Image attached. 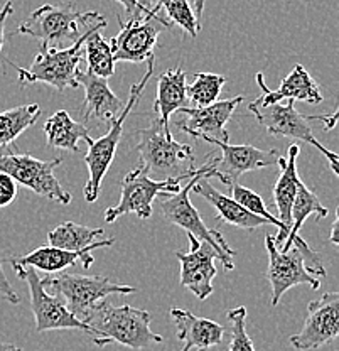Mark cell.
Wrapping results in <instances>:
<instances>
[{
	"label": "cell",
	"instance_id": "obj_1",
	"mask_svg": "<svg viewBox=\"0 0 339 351\" xmlns=\"http://www.w3.org/2000/svg\"><path fill=\"white\" fill-rule=\"evenodd\" d=\"M151 314L132 306H113L107 299L93 306L81 323L90 328L88 335L97 346L112 343L130 350H144L151 345L162 343V336L151 329Z\"/></svg>",
	"mask_w": 339,
	"mask_h": 351
},
{
	"label": "cell",
	"instance_id": "obj_2",
	"mask_svg": "<svg viewBox=\"0 0 339 351\" xmlns=\"http://www.w3.org/2000/svg\"><path fill=\"white\" fill-rule=\"evenodd\" d=\"M103 27H107V21L98 12H79L75 3H46L17 27V34L31 36L47 49H63L88 31Z\"/></svg>",
	"mask_w": 339,
	"mask_h": 351
},
{
	"label": "cell",
	"instance_id": "obj_3",
	"mask_svg": "<svg viewBox=\"0 0 339 351\" xmlns=\"http://www.w3.org/2000/svg\"><path fill=\"white\" fill-rule=\"evenodd\" d=\"M137 137L136 151L140 157V167L147 176L186 181L198 173L194 167V149L174 141L171 127H164L159 119L152 120L145 129L137 130Z\"/></svg>",
	"mask_w": 339,
	"mask_h": 351
},
{
	"label": "cell",
	"instance_id": "obj_4",
	"mask_svg": "<svg viewBox=\"0 0 339 351\" xmlns=\"http://www.w3.org/2000/svg\"><path fill=\"white\" fill-rule=\"evenodd\" d=\"M147 71L142 76L140 82L134 83L132 88H130L129 100L123 105V110L120 112V115L116 117L115 120L110 123V129H108L107 135L100 138H91L86 137V144H88V152L85 156V162L88 166L90 178L85 184V199L86 203H95L100 196V188L101 181L107 176L108 169H110L113 159H115L116 147H118V142L123 135V123H125L127 117L130 115L132 108H136L138 100L142 98V93H144V88L147 86L149 80L152 78V73H154V56L149 58Z\"/></svg>",
	"mask_w": 339,
	"mask_h": 351
},
{
	"label": "cell",
	"instance_id": "obj_5",
	"mask_svg": "<svg viewBox=\"0 0 339 351\" xmlns=\"http://www.w3.org/2000/svg\"><path fill=\"white\" fill-rule=\"evenodd\" d=\"M42 287L49 294L56 295L66 304L69 313L81 321V317L93 306L110 295L136 294L137 289L125 284H113L108 277L85 276V274L58 272L41 280Z\"/></svg>",
	"mask_w": 339,
	"mask_h": 351
},
{
	"label": "cell",
	"instance_id": "obj_6",
	"mask_svg": "<svg viewBox=\"0 0 339 351\" xmlns=\"http://www.w3.org/2000/svg\"><path fill=\"white\" fill-rule=\"evenodd\" d=\"M201 178H216L214 173L213 164L206 162L201 167H198V173L192 176L188 181V184L184 188H181L179 191L174 193V195H166L162 196V203H160V213L166 221L173 223V225L181 226L182 230H186V233L196 237L198 240H204L211 245V247L216 248L221 255L225 257L233 258L236 255V252L233 250L228 245V241L225 240V237L221 235L218 230H211L204 225L201 219L199 211L192 206L191 199H189V193H191L192 186L199 181Z\"/></svg>",
	"mask_w": 339,
	"mask_h": 351
},
{
	"label": "cell",
	"instance_id": "obj_7",
	"mask_svg": "<svg viewBox=\"0 0 339 351\" xmlns=\"http://www.w3.org/2000/svg\"><path fill=\"white\" fill-rule=\"evenodd\" d=\"M98 31V29H93ZM83 34L78 41L63 49H47L41 47L39 54L29 68H17L21 85H31V83H46L54 90L64 91L66 88H78V73L79 64L83 61V46L90 32Z\"/></svg>",
	"mask_w": 339,
	"mask_h": 351
},
{
	"label": "cell",
	"instance_id": "obj_8",
	"mask_svg": "<svg viewBox=\"0 0 339 351\" xmlns=\"http://www.w3.org/2000/svg\"><path fill=\"white\" fill-rule=\"evenodd\" d=\"M7 151L9 152L0 156V173L10 176L17 184L25 186L36 195L61 204L71 203L73 196L54 176V171L61 166L63 159L41 160L31 154H17L10 149Z\"/></svg>",
	"mask_w": 339,
	"mask_h": 351
},
{
	"label": "cell",
	"instance_id": "obj_9",
	"mask_svg": "<svg viewBox=\"0 0 339 351\" xmlns=\"http://www.w3.org/2000/svg\"><path fill=\"white\" fill-rule=\"evenodd\" d=\"M249 110L253 113L257 122L260 123V125H264L265 130L271 135L297 138V141L305 142V144L316 147L317 151L327 159L334 176L339 174L338 154L327 151V149L317 141L314 137V132H312L311 125H309L311 117H305L302 115V113H299L297 110H295L294 100H286V104L279 101V104L271 105H260L255 100L249 105Z\"/></svg>",
	"mask_w": 339,
	"mask_h": 351
},
{
	"label": "cell",
	"instance_id": "obj_10",
	"mask_svg": "<svg viewBox=\"0 0 339 351\" xmlns=\"http://www.w3.org/2000/svg\"><path fill=\"white\" fill-rule=\"evenodd\" d=\"M181 181L182 179L155 181L151 176H147L142 167L130 171L120 184L122 196L116 206L105 211V221L113 223L120 217L130 213L137 215L140 219H149L152 217V204L155 197L177 193L181 189Z\"/></svg>",
	"mask_w": 339,
	"mask_h": 351
},
{
	"label": "cell",
	"instance_id": "obj_11",
	"mask_svg": "<svg viewBox=\"0 0 339 351\" xmlns=\"http://www.w3.org/2000/svg\"><path fill=\"white\" fill-rule=\"evenodd\" d=\"M120 32L110 39L113 61L127 63H142L154 56L155 44L164 29L171 27V22L159 14H138L123 22L118 17Z\"/></svg>",
	"mask_w": 339,
	"mask_h": 351
},
{
	"label": "cell",
	"instance_id": "obj_12",
	"mask_svg": "<svg viewBox=\"0 0 339 351\" xmlns=\"http://www.w3.org/2000/svg\"><path fill=\"white\" fill-rule=\"evenodd\" d=\"M189 252H176L177 261L181 263V284L182 287L188 289L189 292L196 295L198 299L210 298L213 294V279L216 277V265L214 258L221 262L225 270L235 269L233 258L225 257L214 247H211L208 241L198 240L196 237L189 235Z\"/></svg>",
	"mask_w": 339,
	"mask_h": 351
},
{
	"label": "cell",
	"instance_id": "obj_13",
	"mask_svg": "<svg viewBox=\"0 0 339 351\" xmlns=\"http://www.w3.org/2000/svg\"><path fill=\"white\" fill-rule=\"evenodd\" d=\"M19 279L27 282L29 295H31V311L36 319V331H54V329H79L90 332V328L85 323L73 316L69 309L56 295L49 294L42 287L38 272L32 267H21L14 269Z\"/></svg>",
	"mask_w": 339,
	"mask_h": 351
},
{
	"label": "cell",
	"instance_id": "obj_14",
	"mask_svg": "<svg viewBox=\"0 0 339 351\" xmlns=\"http://www.w3.org/2000/svg\"><path fill=\"white\" fill-rule=\"evenodd\" d=\"M339 335V294L327 292L307 306V317L297 335L290 336V345L297 351L317 350L334 341Z\"/></svg>",
	"mask_w": 339,
	"mask_h": 351
},
{
	"label": "cell",
	"instance_id": "obj_15",
	"mask_svg": "<svg viewBox=\"0 0 339 351\" xmlns=\"http://www.w3.org/2000/svg\"><path fill=\"white\" fill-rule=\"evenodd\" d=\"M265 247L268 254L267 277L272 285V306L279 304L282 295L295 285L307 284L314 291L321 287V280L309 272L297 247H292L289 252L279 250L272 235L265 237Z\"/></svg>",
	"mask_w": 339,
	"mask_h": 351
},
{
	"label": "cell",
	"instance_id": "obj_16",
	"mask_svg": "<svg viewBox=\"0 0 339 351\" xmlns=\"http://www.w3.org/2000/svg\"><path fill=\"white\" fill-rule=\"evenodd\" d=\"M243 101L242 95L228 100L214 101L208 107H182L177 108V113L184 115V120L176 122L177 129L184 134L192 135L196 138H214L220 142H228V130L226 123Z\"/></svg>",
	"mask_w": 339,
	"mask_h": 351
},
{
	"label": "cell",
	"instance_id": "obj_17",
	"mask_svg": "<svg viewBox=\"0 0 339 351\" xmlns=\"http://www.w3.org/2000/svg\"><path fill=\"white\" fill-rule=\"evenodd\" d=\"M206 142L216 145L221 151L220 159H213L211 164H213L216 178L226 186L238 181L242 174L277 164V159L280 157L279 152L273 149L264 151L253 145H229L228 142H220L214 138H208Z\"/></svg>",
	"mask_w": 339,
	"mask_h": 351
},
{
	"label": "cell",
	"instance_id": "obj_18",
	"mask_svg": "<svg viewBox=\"0 0 339 351\" xmlns=\"http://www.w3.org/2000/svg\"><path fill=\"white\" fill-rule=\"evenodd\" d=\"M113 241H115V239L95 241V243L88 245L85 250H79V252H69V250H63V248H56V247H41L38 248V250L31 252V254L23 255V257H10L9 263L12 265V269L32 267V269L45 270V272H49V274L63 272L64 269L75 265L76 262L81 263L83 269H90L91 263L95 262L91 252L97 250V248L112 247Z\"/></svg>",
	"mask_w": 339,
	"mask_h": 351
},
{
	"label": "cell",
	"instance_id": "obj_19",
	"mask_svg": "<svg viewBox=\"0 0 339 351\" xmlns=\"http://www.w3.org/2000/svg\"><path fill=\"white\" fill-rule=\"evenodd\" d=\"M255 80H257V85L262 90V95L257 98L260 105L279 104V101L284 100H302L307 101V104L317 105L324 98L323 93H321V86L317 85L316 80L309 75L307 69L302 64H295L290 75L282 80V83H280L277 90H271L267 86L264 73H257Z\"/></svg>",
	"mask_w": 339,
	"mask_h": 351
},
{
	"label": "cell",
	"instance_id": "obj_20",
	"mask_svg": "<svg viewBox=\"0 0 339 351\" xmlns=\"http://www.w3.org/2000/svg\"><path fill=\"white\" fill-rule=\"evenodd\" d=\"M171 319L176 324L177 338L184 343L181 351H208L211 346H220L225 341V328L216 321L198 317L186 309H171Z\"/></svg>",
	"mask_w": 339,
	"mask_h": 351
},
{
	"label": "cell",
	"instance_id": "obj_21",
	"mask_svg": "<svg viewBox=\"0 0 339 351\" xmlns=\"http://www.w3.org/2000/svg\"><path fill=\"white\" fill-rule=\"evenodd\" d=\"M78 83L85 88V120L95 119L103 125H110L123 110V101L108 86V80L91 75L88 71L78 73Z\"/></svg>",
	"mask_w": 339,
	"mask_h": 351
},
{
	"label": "cell",
	"instance_id": "obj_22",
	"mask_svg": "<svg viewBox=\"0 0 339 351\" xmlns=\"http://www.w3.org/2000/svg\"><path fill=\"white\" fill-rule=\"evenodd\" d=\"M192 193H196L198 196L204 197L211 206L216 210V213L220 215L221 221L228 223V225L238 226L243 230H255L260 228V226L272 225L268 219L257 217V215L250 213L249 210L242 206V204L236 203L235 199H231L229 196L223 195V193L218 191L206 178H201L191 189Z\"/></svg>",
	"mask_w": 339,
	"mask_h": 351
},
{
	"label": "cell",
	"instance_id": "obj_23",
	"mask_svg": "<svg viewBox=\"0 0 339 351\" xmlns=\"http://www.w3.org/2000/svg\"><path fill=\"white\" fill-rule=\"evenodd\" d=\"M301 154V147L297 144H292L287 152V157H279L277 164L280 167V176L273 186V201L279 215L277 219L286 226L287 232H290L292 226V218H290V210L297 195V186L301 182V178L297 174V157Z\"/></svg>",
	"mask_w": 339,
	"mask_h": 351
},
{
	"label": "cell",
	"instance_id": "obj_24",
	"mask_svg": "<svg viewBox=\"0 0 339 351\" xmlns=\"http://www.w3.org/2000/svg\"><path fill=\"white\" fill-rule=\"evenodd\" d=\"M186 85H188V76L182 68L167 69L158 76L154 112L159 115L158 119L164 123V127H169L171 115L176 113L177 108L189 105Z\"/></svg>",
	"mask_w": 339,
	"mask_h": 351
},
{
	"label": "cell",
	"instance_id": "obj_25",
	"mask_svg": "<svg viewBox=\"0 0 339 351\" xmlns=\"http://www.w3.org/2000/svg\"><path fill=\"white\" fill-rule=\"evenodd\" d=\"M45 134L47 145L69 152H79V138L90 137L88 129L81 123L75 122L66 110H60L47 119L45 123Z\"/></svg>",
	"mask_w": 339,
	"mask_h": 351
},
{
	"label": "cell",
	"instance_id": "obj_26",
	"mask_svg": "<svg viewBox=\"0 0 339 351\" xmlns=\"http://www.w3.org/2000/svg\"><path fill=\"white\" fill-rule=\"evenodd\" d=\"M327 213H329V211H327V208L323 206L319 197H317L304 182H299L297 195H295L292 210H290L292 226H290L289 235H287L286 241H284L282 252H289L290 248H292L294 240L299 237V232H301L305 219L312 217V215H317V218H326Z\"/></svg>",
	"mask_w": 339,
	"mask_h": 351
},
{
	"label": "cell",
	"instance_id": "obj_27",
	"mask_svg": "<svg viewBox=\"0 0 339 351\" xmlns=\"http://www.w3.org/2000/svg\"><path fill=\"white\" fill-rule=\"evenodd\" d=\"M39 117H41V107L38 104L21 105L0 112V149H12L17 137L34 125Z\"/></svg>",
	"mask_w": 339,
	"mask_h": 351
},
{
	"label": "cell",
	"instance_id": "obj_28",
	"mask_svg": "<svg viewBox=\"0 0 339 351\" xmlns=\"http://www.w3.org/2000/svg\"><path fill=\"white\" fill-rule=\"evenodd\" d=\"M103 233L105 232L101 228H90V226L66 221L58 225L56 228H53L47 233V241H49V247L63 248V250L69 252H79L85 250L88 245L98 241V239L103 237Z\"/></svg>",
	"mask_w": 339,
	"mask_h": 351
},
{
	"label": "cell",
	"instance_id": "obj_29",
	"mask_svg": "<svg viewBox=\"0 0 339 351\" xmlns=\"http://www.w3.org/2000/svg\"><path fill=\"white\" fill-rule=\"evenodd\" d=\"M85 54L88 63V73L100 78H112L115 73V61L110 43L100 34V31L90 32L85 39Z\"/></svg>",
	"mask_w": 339,
	"mask_h": 351
},
{
	"label": "cell",
	"instance_id": "obj_30",
	"mask_svg": "<svg viewBox=\"0 0 339 351\" xmlns=\"http://www.w3.org/2000/svg\"><path fill=\"white\" fill-rule=\"evenodd\" d=\"M226 78L216 73H196L192 82L186 85V95L192 107H208L218 101Z\"/></svg>",
	"mask_w": 339,
	"mask_h": 351
},
{
	"label": "cell",
	"instance_id": "obj_31",
	"mask_svg": "<svg viewBox=\"0 0 339 351\" xmlns=\"http://www.w3.org/2000/svg\"><path fill=\"white\" fill-rule=\"evenodd\" d=\"M229 189H231V199H235L236 203L242 204V206L245 208V210H249L250 213L268 219L273 226H277V228H279V233L273 237V241H275L277 247H279V245L282 247L284 241H286V239H287V235H289V232H287L286 226H284L279 219L268 213V210H267V206H265L262 196H258L255 191H251V189L242 186L238 181L231 182V184H229Z\"/></svg>",
	"mask_w": 339,
	"mask_h": 351
},
{
	"label": "cell",
	"instance_id": "obj_32",
	"mask_svg": "<svg viewBox=\"0 0 339 351\" xmlns=\"http://www.w3.org/2000/svg\"><path fill=\"white\" fill-rule=\"evenodd\" d=\"M159 10H166L171 24H177L184 29L191 38H196L201 29V22L196 19L194 10L189 5V0H158L155 3Z\"/></svg>",
	"mask_w": 339,
	"mask_h": 351
},
{
	"label": "cell",
	"instance_id": "obj_33",
	"mask_svg": "<svg viewBox=\"0 0 339 351\" xmlns=\"http://www.w3.org/2000/svg\"><path fill=\"white\" fill-rule=\"evenodd\" d=\"M226 317L229 321V332H231L228 351H257L247 332V307L238 306L235 309H229Z\"/></svg>",
	"mask_w": 339,
	"mask_h": 351
},
{
	"label": "cell",
	"instance_id": "obj_34",
	"mask_svg": "<svg viewBox=\"0 0 339 351\" xmlns=\"http://www.w3.org/2000/svg\"><path fill=\"white\" fill-rule=\"evenodd\" d=\"M17 197V182L10 176L0 173V208H5Z\"/></svg>",
	"mask_w": 339,
	"mask_h": 351
},
{
	"label": "cell",
	"instance_id": "obj_35",
	"mask_svg": "<svg viewBox=\"0 0 339 351\" xmlns=\"http://www.w3.org/2000/svg\"><path fill=\"white\" fill-rule=\"evenodd\" d=\"M118 3H122L123 9H125V12L129 14L130 17L134 16H138V14H144V16H149V14H159L160 10L158 7H147L144 5V3H140L138 0H116Z\"/></svg>",
	"mask_w": 339,
	"mask_h": 351
},
{
	"label": "cell",
	"instance_id": "obj_36",
	"mask_svg": "<svg viewBox=\"0 0 339 351\" xmlns=\"http://www.w3.org/2000/svg\"><path fill=\"white\" fill-rule=\"evenodd\" d=\"M0 294H2L3 298L10 302V304H19L21 302L19 295H17V292L14 291L12 285H10V282H9V279H7L5 274H3L2 258H0Z\"/></svg>",
	"mask_w": 339,
	"mask_h": 351
},
{
	"label": "cell",
	"instance_id": "obj_37",
	"mask_svg": "<svg viewBox=\"0 0 339 351\" xmlns=\"http://www.w3.org/2000/svg\"><path fill=\"white\" fill-rule=\"evenodd\" d=\"M14 10V5L12 2H5V5L2 7V10H0V53H2V47H3V31H5V21L7 17L12 14Z\"/></svg>",
	"mask_w": 339,
	"mask_h": 351
},
{
	"label": "cell",
	"instance_id": "obj_38",
	"mask_svg": "<svg viewBox=\"0 0 339 351\" xmlns=\"http://www.w3.org/2000/svg\"><path fill=\"white\" fill-rule=\"evenodd\" d=\"M338 226H339V210L336 211V217H334V221H333V226H331V243L333 245H339V240H338Z\"/></svg>",
	"mask_w": 339,
	"mask_h": 351
},
{
	"label": "cell",
	"instance_id": "obj_39",
	"mask_svg": "<svg viewBox=\"0 0 339 351\" xmlns=\"http://www.w3.org/2000/svg\"><path fill=\"white\" fill-rule=\"evenodd\" d=\"M192 2H194L196 19L201 22V16H203V10H204V2H206V0H192Z\"/></svg>",
	"mask_w": 339,
	"mask_h": 351
},
{
	"label": "cell",
	"instance_id": "obj_40",
	"mask_svg": "<svg viewBox=\"0 0 339 351\" xmlns=\"http://www.w3.org/2000/svg\"><path fill=\"white\" fill-rule=\"evenodd\" d=\"M0 351H24L21 346L14 345V343H0Z\"/></svg>",
	"mask_w": 339,
	"mask_h": 351
}]
</instances>
